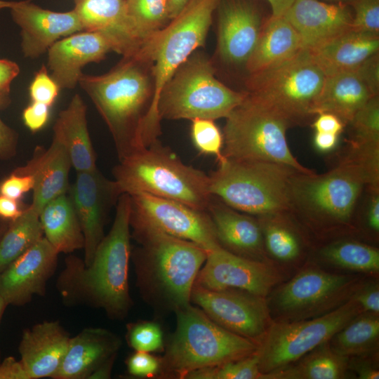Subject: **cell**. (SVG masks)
<instances>
[{"instance_id": "7a4b0ae2", "label": "cell", "mask_w": 379, "mask_h": 379, "mask_svg": "<svg viewBox=\"0 0 379 379\" xmlns=\"http://www.w3.org/2000/svg\"><path fill=\"white\" fill-rule=\"evenodd\" d=\"M131 196L122 194L109 232L98 246L92 260L70 255L64 262L56 287L65 305L102 310L110 319L122 320L133 302L128 284L131 246Z\"/></svg>"}, {"instance_id": "f907efd6", "label": "cell", "mask_w": 379, "mask_h": 379, "mask_svg": "<svg viewBox=\"0 0 379 379\" xmlns=\"http://www.w3.org/2000/svg\"><path fill=\"white\" fill-rule=\"evenodd\" d=\"M373 95L379 93V54L365 60L355 70Z\"/></svg>"}, {"instance_id": "484cf974", "label": "cell", "mask_w": 379, "mask_h": 379, "mask_svg": "<svg viewBox=\"0 0 379 379\" xmlns=\"http://www.w3.org/2000/svg\"><path fill=\"white\" fill-rule=\"evenodd\" d=\"M122 342L102 328H86L71 337L61 365L53 379H88L105 361L117 356Z\"/></svg>"}, {"instance_id": "2e32d148", "label": "cell", "mask_w": 379, "mask_h": 379, "mask_svg": "<svg viewBox=\"0 0 379 379\" xmlns=\"http://www.w3.org/2000/svg\"><path fill=\"white\" fill-rule=\"evenodd\" d=\"M276 282L274 270L264 261L218 247L207 251L194 285L210 290L238 289L265 298Z\"/></svg>"}, {"instance_id": "f5cc1de1", "label": "cell", "mask_w": 379, "mask_h": 379, "mask_svg": "<svg viewBox=\"0 0 379 379\" xmlns=\"http://www.w3.org/2000/svg\"><path fill=\"white\" fill-rule=\"evenodd\" d=\"M18 133L0 119V159L6 161L15 157Z\"/></svg>"}, {"instance_id": "6f0895ef", "label": "cell", "mask_w": 379, "mask_h": 379, "mask_svg": "<svg viewBox=\"0 0 379 379\" xmlns=\"http://www.w3.org/2000/svg\"><path fill=\"white\" fill-rule=\"evenodd\" d=\"M338 140V135L328 133L315 132L314 145V147L321 152H328L336 147Z\"/></svg>"}, {"instance_id": "bcb514c9", "label": "cell", "mask_w": 379, "mask_h": 379, "mask_svg": "<svg viewBox=\"0 0 379 379\" xmlns=\"http://www.w3.org/2000/svg\"><path fill=\"white\" fill-rule=\"evenodd\" d=\"M128 373L140 378H160L161 358L149 352L134 351L126 360Z\"/></svg>"}, {"instance_id": "3957f363", "label": "cell", "mask_w": 379, "mask_h": 379, "mask_svg": "<svg viewBox=\"0 0 379 379\" xmlns=\"http://www.w3.org/2000/svg\"><path fill=\"white\" fill-rule=\"evenodd\" d=\"M143 65L124 58L109 72L82 74L79 80L107 124L119 160L158 141L161 133V124L152 115V88Z\"/></svg>"}, {"instance_id": "83f0119b", "label": "cell", "mask_w": 379, "mask_h": 379, "mask_svg": "<svg viewBox=\"0 0 379 379\" xmlns=\"http://www.w3.org/2000/svg\"><path fill=\"white\" fill-rule=\"evenodd\" d=\"M326 76L355 70L378 53L379 35L353 28L312 49H307Z\"/></svg>"}, {"instance_id": "52a82bcc", "label": "cell", "mask_w": 379, "mask_h": 379, "mask_svg": "<svg viewBox=\"0 0 379 379\" xmlns=\"http://www.w3.org/2000/svg\"><path fill=\"white\" fill-rule=\"evenodd\" d=\"M296 172L300 171L277 163L225 157L208 175V190L227 205L252 215L287 211Z\"/></svg>"}, {"instance_id": "7bdbcfd3", "label": "cell", "mask_w": 379, "mask_h": 379, "mask_svg": "<svg viewBox=\"0 0 379 379\" xmlns=\"http://www.w3.org/2000/svg\"><path fill=\"white\" fill-rule=\"evenodd\" d=\"M360 220L367 231L375 237L379 233V185L366 187L355 213L354 224Z\"/></svg>"}, {"instance_id": "94428289", "label": "cell", "mask_w": 379, "mask_h": 379, "mask_svg": "<svg viewBox=\"0 0 379 379\" xmlns=\"http://www.w3.org/2000/svg\"><path fill=\"white\" fill-rule=\"evenodd\" d=\"M358 378L360 379H378L379 371L371 365H362L357 366L356 368Z\"/></svg>"}, {"instance_id": "03108f58", "label": "cell", "mask_w": 379, "mask_h": 379, "mask_svg": "<svg viewBox=\"0 0 379 379\" xmlns=\"http://www.w3.org/2000/svg\"><path fill=\"white\" fill-rule=\"evenodd\" d=\"M13 1L0 0V11L4 8H10Z\"/></svg>"}, {"instance_id": "680465c9", "label": "cell", "mask_w": 379, "mask_h": 379, "mask_svg": "<svg viewBox=\"0 0 379 379\" xmlns=\"http://www.w3.org/2000/svg\"><path fill=\"white\" fill-rule=\"evenodd\" d=\"M117 356H114L101 364L88 379H107L111 377L112 370Z\"/></svg>"}, {"instance_id": "f546056e", "label": "cell", "mask_w": 379, "mask_h": 379, "mask_svg": "<svg viewBox=\"0 0 379 379\" xmlns=\"http://www.w3.org/2000/svg\"><path fill=\"white\" fill-rule=\"evenodd\" d=\"M304 49L293 26L283 17L271 16L246 63L250 74L260 72L289 60Z\"/></svg>"}, {"instance_id": "cb8c5ba5", "label": "cell", "mask_w": 379, "mask_h": 379, "mask_svg": "<svg viewBox=\"0 0 379 379\" xmlns=\"http://www.w3.org/2000/svg\"><path fill=\"white\" fill-rule=\"evenodd\" d=\"M70 338L58 321H44L23 331L18 352L30 379L53 378Z\"/></svg>"}, {"instance_id": "8992f818", "label": "cell", "mask_w": 379, "mask_h": 379, "mask_svg": "<svg viewBox=\"0 0 379 379\" xmlns=\"http://www.w3.org/2000/svg\"><path fill=\"white\" fill-rule=\"evenodd\" d=\"M176 327L165 345L160 378L185 379L190 373L253 354L255 341L220 326L192 304L175 312Z\"/></svg>"}, {"instance_id": "7402d4cb", "label": "cell", "mask_w": 379, "mask_h": 379, "mask_svg": "<svg viewBox=\"0 0 379 379\" xmlns=\"http://www.w3.org/2000/svg\"><path fill=\"white\" fill-rule=\"evenodd\" d=\"M283 17L298 32L303 48L312 49L352 28L345 4L295 0Z\"/></svg>"}, {"instance_id": "74e56055", "label": "cell", "mask_w": 379, "mask_h": 379, "mask_svg": "<svg viewBox=\"0 0 379 379\" xmlns=\"http://www.w3.org/2000/svg\"><path fill=\"white\" fill-rule=\"evenodd\" d=\"M126 2L128 15L143 42L170 21L168 0H126Z\"/></svg>"}, {"instance_id": "6da1fadb", "label": "cell", "mask_w": 379, "mask_h": 379, "mask_svg": "<svg viewBox=\"0 0 379 379\" xmlns=\"http://www.w3.org/2000/svg\"><path fill=\"white\" fill-rule=\"evenodd\" d=\"M328 164L320 174L296 172L290 185L289 212L298 222L322 235L352 229L366 187L379 185V165L346 145Z\"/></svg>"}, {"instance_id": "c3c4849f", "label": "cell", "mask_w": 379, "mask_h": 379, "mask_svg": "<svg viewBox=\"0 0 379 379\" xmlns=\"http://www.w3.org/2000/svg\"><path fill=\"white\" fill-rule=\"evenodd\" d=\"M19 73L20 67L16 62L0 59V109L9 105L11 84Z\"/></svg>"}, {"instance_id": "7dc6e473", "label": "cell", "mask_w": 379, "mask_h": 379, "mask_svg": "<svg viewBox=\"0 0 379 379\" xmlns=\"http://www.w3.org/2000/svg\"><path fill=\"white\" fill-rule=\"evenodd\" d=\"M34 180L29 174H22L14 171L0 182V194L20 201L22 197L33 190Z\"/></svg>"}, {"instance_id": "003e7915", "label": "cell", "mask_w": 379, "mask_h": 379, "mask_svg": "<svg viewBox=\"0 0 379 379\" xmlns=\"http://www.w3.org/2000/svg\"><path fill=\"white\" fill-rule=\"evenodd\" d=\"M330 1H338V2H349L350 3L353 0H326Z\"/></svg>"}, {"instance_id": "603a6c76", "label": "cell", "mask_w": 379, "mask_h": 379, "mask_svg": "<svg viewBox=\"0 0 379 379\" xmlns=\"http://www.w3.org/2000/svg\"><path fill=\"white\" fill-rule=\"evenodd\" d=\"M111 51L109 42L102 34L82 31L53 44L47 51V66L60 89H72L79 84L83 67L104 60Z\"/></svg>"}, {"instance_id": "4fadbf2b", "label": "cell", "mask_w": 379, "mask_h": 379, "mask_svg": "<svg viewBox=\"0 0 379 379\" xmlns=\"http://www.w3.org/2000/svg\"><path fill=\"white\" fill-rule=\"evenodd\" d=\"M130 196V225L152 227L169 235L196 243L207 251L221 247L206 211L146 193Z\"/></svg>"}, {"instance_id": "ba28073f", "label": "cell", "mask_w": 379, "mask_h": 379, "mask_svg": "<svg viewBox=\"0 0 379 379\" xmlns=\"http://www.w3.org/2000/svg\"><path fill=\"white\" fill-rule=\"evenodd\" d=\"M222 154L239 160L273 162L305 173L288 147L286 131L292 124L282 115L248 95L225 118Z\"/></svg>"}, {"instance_id": "e575fe53", "label": "cell", "mask_w": 379, "mask_h": 379, "mask_svg": "<svg viewBox=\"0 0 379 379\" xmlns=\"http://www.w3.org/2000/svg\"><path fill=\"white\" fill-rule=\"evenodd\" d=\"M40 211L32 205L9 225L0 239V273L44 237Z\"/></svg>"}, {"instance_id": "5b68a950", "label": "cell", "mask_w": 379, "mask_h": 379, "mask_svg": "<svg viewBox=\"0 0 379 379\" xmlns=\"http://www.w3.org/2000/svg\"><path fill=\"white\" fill-rule=\"evenodd\" d=\"M112 174L118 197L146 193L206 211L212 196L208 175L184 164L159 140L119 160Z\"/></svg>"}, {"instance_id": "f6af8a7d", "label": "cell", "mask_w": 379, "mask_h": 379, "mask_svg": "<svg viewBox=\"0 0 379 379\" xmlns=\"http://www.w3.org/2000/svg\"><path fill=\"white\" fill-rule=\"evenodd\" d=\"M60 90V86L44 65L34 74L29 86L32 102L43 103L49 107L55 102Z\"/></svg>"}, {"instance_id": "6125c7cd", "label": "cell", "mask_w": 379, "mask_h": 379, "mask_svg": "<svg viewBox=\"0 0 379 379\" xmlns=\"http://www.w3.org/2000/svg\"><path fill=\"white\" fill-rule=\"evenodd\" d=\"M191 0H168V18L171 20L178 15Z\"/></svg>"}, {"instance_id": "816d5d0a", "label": "cell", "mask_w": 379, "mask_h": 379, "mask_svg": "<svg viewBox=\"0 0 379 379\" xmlns=\"http://www.w3.org/2000/svg\"><path fill=\"white\" fill-rule=\"evenodd\" d=\"M364 312L378 314L379 290L376 284L363 287L352 297Z\"/></svg>"}, {"instance_id": "4316f807", "label": "cell", "mask_w": 379, "mask_h": 379, "mask_svg": "<svg viewBox=\"0 0 379 379\" xmlns=\"http://www.w3.org/2000/svg\"><path fill=\"white\" fill-rule=\"evenodd\" d=\"M72 164L65 148L55 140L48 149L36 147L32 159L15 172L33 176V199L31 205L41 212L51 200L66 194Z\"/></svg>"}, {"instance_id": "1f68e13d", "label": "cell", "mask_w": 379, "mask_h": 379, "mask_svg": "<svg viewBox=\"0 0 379 379\" xmlns=\"http://www.w3.org/2000/svg\"><path fill=\"white\" fill-rule=\"evenodd\" d=\"M39 219L44 237L58 253L84 248V237L69 196L64 194L48 202Z\"/></svg>"}, {"instance_id": "ab89813d", "label": "cell", "mask_w": 379, "mask_h": 379, "mask_svg": "<svg viewBox=\"0 0 379 379\" xmlns=\"http://www.w3.org/2000/svg\"><path fill=\"white\" fill-rule=\"evenodd\" d=\"M261 375L254 352L244 358L194 371L185 379H258Z\"/></svg>"}, {"instance_id": "b9f144b4", "label": "cell", "mask_w": 379, "mask_h": 379, "mask_svg": "<svg viewBox=\"0 0 379 379\" xmlns=\"http://www.w3.org/2000/svg\"><path fill=\"white\" fill-rule=\"evenodd\" d=\"M191 121V138L197 149L201 154L215 157L218 163L224 160L223 135L214 120L194 119Z\"/></svg>"}, {"instance_id": "d4e9b609", "label": "cell", "mask_w": 379, "mask_h": 379, "mask_svg": "<svg viewBox=\"0 0 379 379\" xmlns=\"http://www.w3.org/2000/svg\"><path fill=\"white\" fill-rule=\"evenodd\" d=\"M206 211L222 248L244 258L263 261L265 251L257 216L239 211L213 195Z\"/></svg>"}, {"instance_id": "44dd1931", "label": "cell", "mask_w": 379, "mask_h": 379, "mask_svg": "<svg viewBox=\"0 0 379 379\" xmlns=\"http://www.w3.org/2000/svg\"><path fill=\"white\" fill-rule=\"evenodd\" d=\"M218 8V53L227 63L246 65L262 29L260 13L247 0H220Z\"/></svg>"}, {"instance_id": "91938a15", "label": "cell", "mask_w": 379, "mask_h": 379, "mask_svg": "<svg viewBox=\"0 0 379 379\" xmlns=\"http://www.w3.org/2000/svg\"><path fill=\"white\" fill-rule=\"evenodd\" d=\"M295 0H267L271 6L272 16H283Z\"/></svg>"}, {"instance_id": "ee69618b", "label": "cell", "mask_w": 379, "mask_h": 379, "mask_svg": "<svg viewBox=\"0 0 379 379\" xmlns=\"http://www.w3.org/2000/svg\"><path fill=\"white\" fill-rule=\"evenodd\" d=\"M352 28L379 35V0H353Z\"/></svg>"}, {"instance_id": "d590c367", "label": "cell", "mask_w": 379, "mask_h": 379, "mask_svg": "<svg viewBox=\"0 0 379 379\" xmlns=\"http://www.w3.org/2000/svg\"><path fill=\"white\" fill-rule=\"evenodd\" d=\"M358 314L330 339L331 348L347 357L361 355L376 348L379 338L378 314Z\"/></svg>"}, {"instance_id": "60d3db41", "label": "cell", "mask_w": 379, "mask_h": 379, "mask_svg": "<svg viewBox=\"0 0 379 379\" xmlns=\"http://www.w3.org/2000/svg\"><path fill=\"white\" fill-rule=\"evenodd\" d=\"M125 339L134 351L164 352L165 343L161 325L156 321L138 320L126 325Z\"/></svg>"}, {"instance_id": "5bb4252c", "label": "cell", "mask_w": 379, "mask_h": 379, "mask_svg": "<svg viewBox=\"0 0 379 379\" xmlns=\"http://www.w3.org/2000/svg\"><path fill=\"white\" fill-rule=\"evenodd\" d=\"M192 302L220 326L257 343L270 325L265 297L246 291L210 290L194 285Z\"/></svg>"}, {"instance_id": "be15d7a7", "label": "cell", "mask_w": 379, "mask_h": 379, "mask_svg": "<svg viewBox=\"0 0 379 379\" xmlns=\"http://www.w3.org/2000/svg\"><path fill=\"white\" fill-rule=\"evenodd\" d=\"M9 222H10V221L4 220V219L0 218V239L2 237V235L4 234V233L5 232V231L6 230V229H7L8 225H9Z\"/></svg>"}, {"instance_id": "e7e4bbea", "label": "cell", "mask_w": 379, "mask_h": 379, "mask_svg": "<svg viewBox=\"0 0 379 379\" xmlns=\"http://www.w3.org/2000/svg\"><path fill=\"white\" fill-rule=\"evenodd\" d=\"M8 305L6 303V302L3 300V298L0 296V324L1 321V319L3 317L4 313L5 312V310Z\"/></svg>"}, {"instance_id": "f1b7e54d", "label": "cell", "mask_w": 379, "mask_h": 379, "mask_svg": "<svg viewBox=\"0 0 379 379\" xmlns=\"http://www.w3.org/2000/svg\"><path fill=\"white\" fill-rule=\"evenodd\" d=\"M53 130V139L65 148L77 173L97 168L96 155L88 129L86 106L79 94H75L68 106L60 112Z\"/></svg>"}, {"instance_id": "9c48e42d", "label": "cell", "mask_w": 379, "mask_h": 379, "mask_svg": "<svg viewBox=\"0 0 379 379\" xmlns=\"http://www.w3.org/2000/svg\"><path fill=\"white\" fill-rule=\"evenodd\" d=\"M220 0H191L182 12L149 36L132 58L153 63L151 112L161 123L158 101L164 87L198 47L202 46Z\"/></svg>"}, {"instance_id": "30bf717a", "label": "cell", "mask_w": 379, "mask_h": 379, "mask_svg": "<svg viewBox=\"0 0 379 379\" xmlns=\"http://www.w3.org/2000/svg\"><path fill=\"white\" fill-rule=\"evenodd\" d=\"M326 77L304 48L283 63L250 74L246 93L282 115L293 126H302L315 116Z\"/></svg>"}, {"instance_id": "9f6ffc18", "label": "cell", "mask_w": 379, "mask_h": 379, "mask_svg": "<svg viewBox=\"0 0 379 379\" xmlns=\"http://www.w3.org/2000/svg\"><path fill=\"white\" fill-rule=\"evenodd\" d=\"M25 208H21L18 200L0 194V218L13 221L20 216Z\"/></svg>"}, {"instance_id": "d6986e66", "label": "cell", "mask_w": 379, "mask_h": 379, "mask_svg": "<svg viewBox=\"0 0 379 379\" xmlns=\"http://www.w3.org/2000/svg\"><path fill=\"white\" fill-rule=\"evenodd\" d=\"M9 9L13 20L20 28L21 48L26 58H38L60 38L84 31L74 9L53 11L31 0L13 1Z\"/></svg>"}, {"instance_id": "681fc988", "label": "cell", "mask_w": 379, "mask_h": 379, "mask_svg": "<svg viewBox=\"0 0 379 379\" xmlns=\"http://www.w3.org/2000/svg\"><path fill=\"white\" fill-rule=\"evenodd\" d=\"M50 116V107L40 102H32L22 112V120L26 127L33 133L44 127Z\"/></svg>"}, {"instance_id": "9a60e30c", "label": "cell", "mask_w": 379, "mask_h": 379, "mask_svg": "<svg viewBox=\"0 0 379 379\" xmlns=\"http://www.w3.org/2000/svg\"><path fill=\"white\" fill-rule=\"evenodd\" d=\"M354 281L349 276L307 269L277 289L272 297V306L288 319L307 317L340 300Z\"/></svg>"}, {"instance_id": "d6a6232c", "label": "cell", "mask_w": 379, "mask_h": 379, "mask_svg": "<svg viewBox=\"0 0 379 379\" xmlns=\"http://www.w3.org/2000/svg\"><path fill=\"white\" fill-rule=\"evenodd\" d=\"M261 227L265 253L276 260L291 262L302 254L304 239L289 211L257 216Z\"/></svg>"}, {"instance_id": "8d00e7d4", "label": "cell", "mask_w": 379, "mask_h": 379, "mask_svg": "<svg viewBox=\"0 0 379 379\" xmlns=\"http://www.w3.org/2000/svg\"><path fill=\"white\" fill-rule=\"evenodd\" d=\"M320 257L331 265L351 270L375 273L379 270L378 248L352 239H339L323 246Z\"/></svg>"}, {"instance_id": "db71d44e", "label": "cell", "mask_w": 379, "mask_h": 379, "mask_svg": "<svg viewBox=\"0 0 379 379\" xmlns=\"http://www.w3.org/2000/svg\"><path fill=\"white\" fill-rule=\"evenodd\" d=\"M312 126L315 132L333 133L339 135L345 127L343 122L331 113H320L314 120Z\"/></svg>"}, {"instance_id": "11a10c76", "label": "cell", "mask_w": 379, "mask_h": 379, "mask_svg": "<svg viewBox=\"0 0 379 379\" xmlns=\"http://www.w3.org/2000/svg\"><path fill=\"white\" fill-rule=\"evenodd\" d=\"M0 379L30 378L20 360L8 357L0 364Z\"/></svg>"}, {"instance_id": "277c9868", "label": "cell", "mask_w": 379, "mask_h": 379, "mask_svg": "<svg viewBox=\"0 0 379 379\" xmlns=\"http://www.w3.org/2000/svg\"><path fill=\"white\" fill-rule=\"evenodd\" d=\"M131 237L139 244L131 258L143 300L155 311L173 312L191 303L197 276L207 251L145 225H132Z\"/></svg>"}, {"instance_id": "8fae6325", "label": "cell", "mask_w": 379, "mask_h": 379, "mask_svg": "<svg viewBox=\"0 0 379 379\" xmlns=\"http://www.w3.org/2000/svg\"><path fill=\"white\" fill-rule=\"evenodd\" d=\"M214 70L207 59L189 58L161 92L158 101L160 118H226L244 100L247 93L235 91L220 82Z\"/></svg>"}, {"instance_id": "ffe728a7", "label": "cell", "mask_w": 379, "mask_h": 379, "mask_svg": "<svg viewBox=\"0 0 379 379\" xmlns=\"http://www.w3.org/2000/svg\"><path fill=\"white\" fill-rule=\"evenodd\" d=\"M84 31L102 34L124 58L136 55L143 41L130 19L126 0H74Z\"/></svg>"}, {"instance_id": "836d02e7", "label": "cell", "mask_w": 379, "mask_h": 379, "mask_svg": "<svg viewBox=\"0 0 379 379\" xmlns=\"http://www.w3.org/2000/svg\"><path fill=\"white\" fill-rule=\"evenodd\" d=\"M297 364L262 374L268 379H338L344 377L348 357L335 353L325 343L304 355Z\"/></svg>"}, {"instance_id": "f35d334b", "label": "cell", "mask_w": 379, "mask_h": 379, "mask_svg": "<svg viewBox=\"0 0 379 379\" xmlns=\"http://www.w3.org/2000/svg\"><path fill=\"white\" fill-rule=\"evenodd\" d=\"M349 138L354 144H379V98L373 96L346 125Z\"/></svg>"}, {"instance_id": "e0dca14e", "label": "cell", "mask_w": 379, "mask_h": 379, "mask_svg": "<svg viewBox=\"0 0 379 379\" xmlns=\"http://www.w3.org/2000/svg\"><path fill=\"white\" fill-rule=\"evenodd\" d=\"M69 196L84 237L83 259L85 265H88L105 236L108 211L117 204L119 197L115 192L113 181L104 177L98 168L77 173Z\"/></svg>"}, {"instance_id": "7c38bea8", "label": "cell", "mask_w": 379, "mask_h": 379, "mask_svg": "<svg viewBox=\"0 0 379 379\" xmlns=\"http://www.w3.org/2000/svg\"><path fill=\"white\" fill-rule=\"evenodd\" d=\"M362 310L351 298L346 303L310 320L270 324L255 353L259 369L266 374L282 369L327 343Z\"/></svg>"}, {"instance_id": "4dcf8cb0", "label": "cell", "mask_w": 379, "mask_h": 379, "mask_svg": "<svg viewBox=\"0 0 379 379\" xmlns=\"http://www.w3.org/2000/svg\"><path fill=\"white\" fill-rule=\"evenodd\" d=\"M373 95L355 71L326 77L314 114L331 113L346 125Z\"/></svg>"}, {"instance_id": "ac0fdd59", "label": "cell", "mask_w": 379, "mask_h": 379, "mask_svg": "<svg viewBox=\"0 0 379 379\" xmlns=\"http://www.w3.org/2000/svg\"><path fill=\"white\" fill-rule=\"evenodd\" d=\"M58 254L43 237L0 273V296L8 306H22L45 295Z\"/></svg>"}]
</instances>
